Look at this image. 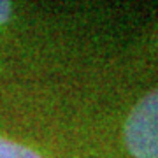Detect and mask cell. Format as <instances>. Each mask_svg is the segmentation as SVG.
Masks as SVG:
<instances>
[{
    "instance_id": "obj_1",
    "label": "cell",
    "mask_w": 158,
    "mask_h": 158,
    "mask_svg": "<svg viewBox=\"0 0 158 158\" xmlns=\"http://www.w3.org/2000/svg\"><path fill=\"white\" fill-rule=\"evenodd\" d=\"M125 144L134 158H158V88L146 93L130 111Z\"/></svg>"
},
{
    "instance_id": "obj_2",
    "label": "cell",
    "mask_w": 158,
    "mask_h": 158,
    "mask_svg": "<svg viewBox=\"0 0 158 158\" xmlns=\"http://www.w3.org/2000/svg\"><path fill=\"white\" fill-rule=\"evenodd\" d=\"M0 158H42L30 148L0 137Z\"/></svg>"
},
{
    "instance_id": "obj_3",
    "label": "cell",
    "mask_w": 158,
    "mask_h": 158,
    "mask_svg": "<svg viewBox=\"0 0 158 158\" xmlns=\"http://www.w3.org/2000/svg\"><path fill=\"white\" fill-rule=\"evenodd\" d=\"M11 16V4L9 2H0V23H4Z\"/></svg>"
}]
</instances>
